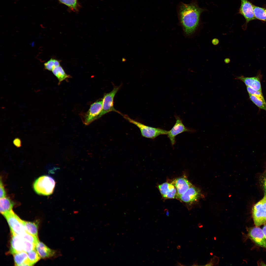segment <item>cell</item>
<instances>
[{"instance_id":"cell-1","label":"cell","mask_w":266,"mask_h":266,"mask_svg":"<svg viewBox=\"0 0 266 266\" xmlns=\"http://www.w3.org/2000/svg\"><path fill=\"white\" fill-rule=\"evenodd\" d=\"M177 10L179 24L184 36L192 37L199 28L200 15L205 9L199 7L196 0H191L189 4L180 2Z\"/></svg>"},{"instance_id":"cell-2","label":"cell","mask_w":266,"mask_h":266,"mask_svg":"<svg viewBox=\"0 0 266 266\" xmlns=\"http://www.w3.org/2000/svg\"><path fill=\"white\" fill-rule=\"evenodd\" d=\"M55 185L54 180L51 177L44 175L37 178L33 184V190L37 194L49 196L52 194Z\"/></svg>"},{"instance_id":"cell-3","label":"cell","mask_w":266,"mask_h":266,"mask_svg":"<svg viewBox=\"0 0 266 266\" xmlns=\"http://www.w3.org/2000/svg\"><path fill=\"white\" fill-rule=\"evenodd\" d=\"M123 117L137 127L140 129L142 136L153 139L161 135H167L168 131L159 128H155L146 125L130 118L128 116L121 114Z\"/></svg>"},{"instance_id":"cell-4","label":"cell","mask_w":266,"mask_h":266,"mask_svg":"<svg viewBox=\"0 0 266 266\" xmlns=\"http://www.w3.org/2000/svg\"><path fill=\"white\" fill-rule=\"evenodd\" d=\"M252 215L255 226L259 227L266 223V194L253 206Z\"/></svg>"},{"instance_id":"cell-5","label":"cell","mask_w":266,"mask_h":266,"mask_svg":"<svg viewBox=\"0 0 266 266\" xmlns=\"http://www.w3.org/2000/svg\"><path fill=\"white\" fill-rule=\"evenodd\" d=\"M7 220L12 234L21 236L26 231L22 220L12 210L3 215Z\"/></svg>"},{"instance_id":"cell-6","label":"cell","mask_w":266,"mask_h":266,"mask_svg":"<svg viewBox=\"0 0 266 266\" xmlns=\"http://www.w3.org/2000/svg\"><path fill=\"white\" fill-rule=\"evenodd\" d=\"M120 86H115L110 92L105 94L102 99V108L99 118L110 112L114 111L121 114L117 111L114 106V99L116 94L118 91Z\"/></svg>"},{"instance_id":"cell-7","label":"cell","mask_w":266,"mask_h":266,"mask_svg":"<svg viewBox=\"0 0 266 266\" xmlns=\"http://www.w3.org/2000/svg\"><path fill=\"white\" fill-rule=\"evenodd\" d=\"M176 122L171 129L168 131L167 134L171 144L173 146L176 142V136L184 132L194 133L196 130L186 127L183 124L181 119L178 116H175Z\"/></svg>"},{"instance_id":"cell-8","label":"cell","mask_w":266,"mask_h":266,"mask_svg":"<svg viewBox=\"0 0 266 266\" xmlns=\"http://www.w3.org/2000/svg\"><path fill=\"white\" fill-rule=\"evenodd\" d=\"M241 4L238 13L243 16L246 22L242 26L244 30L247 28L248 23L250 21L256 19L253 10V5L247 0H241Z\"/></svg>"},{"instance_id":"cell-9","label":"cell","mask_w":266,"mask_h":266,"mask_svg":"<svg viewBox=\"0 0 266 266\" xmlns=\"http://www.w3.org/2000/svg\"><path fill=\"white\" fill-rule=\"evenodd\" d=\"M202 195L200 190L192 185L178 199L188 205L191 206L198 201Z\"/></svg>"},{"instance_id":"cell-10","label":"cell","mask_w":266,"mask_h":266,"mask_svg":"<svg viewBox=\"0 0 266 266\" xmlns=\"http://www.w3.org/2000/svg\"><path fill=\"white\" fill-rule=\"evenodd\" d=\"M247 229L248 238L257 245L266 249V240L262 230L256 226Z\"/></svg>"},{"instance_id":"cell-11","label":"cell","mask_w":266,"mask_h":266,"mask_svg":"<svg viewBox=\"0 0 266 266\" xmlns=\"http://www.w3.org/2000/svg\"><path fill=\"white\" fill-rule=\"evenodd\" d=\"M102 100L96 101L91 106L84 117V122L86 125L98 119L102 109Z\"/></svg>"},{"instance_id":"cell-12","label":"cell","mask_w":266,"mask_h":266,"mask_svg":"<svg viewBox=\"0 0 266 266\" xmlns=\"http://www.w3.org/2000/svg\"><path fill=\"white\" fill-rule=\"evenodd\" d=\"M171 183L176 189L177 193L176 198L177 199L193 185L186 177L184 176L176 178Z\"/></svg>"},{"instance_id":"cell-13","label":"cell","mask_w":266,"mask_h":266,"mask_svg":"<svg viewBox=\"0 0 266 266\" xmlns=\"http://www.w3.org/2000/svg\"><path fill=\"white\" fill-rule=\"evenodd\" d=\"M35 249L41 258L43 259L55 257L60 254L59 251L50 248L39 241L35 245Z\"/></svg>"},{"instance_id":"cell-14","label":"cell","mask_w":266,"mask_h":266,"mask_svg":"<svg viewBox=\"0 0 266 266\" xmlns=\"http://www.w3.org/2000/svg\"><path fill=\"white\" fill-rule=\"evenodd\" d=\"M158 188L163 197L165 199L176 198V189L171 183L165 182L158 185Z\"/></svg>"},{"instance_id":"cell-15","label":"cell","mask_w":266,"mask_h":266,"mask_svg":"<svg viewBox=\"0 0 266 266\" xmlns=\"http://www.w3.org/2000/svg\"><path fill=\"white\" fill-rule=\"evenodd\" d=\"M260 75L251 77L243 76L237 77L236 79L244 82L247 86L255 90L262 91Z\"/></svg>"},{"instance_id":"cell-16","label":"cell","mask_w":266,"mask_h":266,"mask_svg":"<svg viewBox=\"0 0 266 266\" xmlns=\"http://www.w3.org/2000/svg\"><path fill=\"white\" fill-rule=\"evenodd\" d=\"M10 253L13 254L24 251V239L20 236L12 234Z\"/></svg>"},{"instance_id":"cell-17","label":"cell","mask_w":266,"mask_h":266,"mask_svg":"<svg viewBox=\"0 0 266 266\" xmlns=\"http://www.w3.org/2000/svg\"><path fill=\"white\" fill-rule=\"evenodd\" d=\"M13 255L15 266H32L29 260L27 253L22 251Z\"/></svg>"},{"instance_id":"cell-18","label":"cell","mask_w":266,"mask_h":266,"mask_svg":"<svg viewBox=\"0 0 266 266\" xmlns=\"http://www.w3.org/2000/svg\"><path fill=\"white\" fill-rule=\"evenodd\" d=\"M14 205V202L8 197H4L0 198V212L3 215L6 212L12 210Z\"/></svg>"},{"instance_id":"cell-19","label":"cell","mask_w":266,"mask_h":266,"mask_svg":"<svg viewBox=\"0 0 266 266\" xmlns=\"http://www.w3.org/2000/svg\"><path fill=\"white\" fill-rule=\"evenodd\" d=\"M22 221L26 231L38 237V223L27 221L22 220Z\"/></svg>"},{"instance_id":"cell-20","label":"cell","mask_w":266,"mask_h":266,"mask_svg":"<svg viewBox=\"0 0 266 266\" xmlns=\"http://www.w3.org/2000/svg\"><path fill=\"white\" fill-rule=\"evenodd\" d=\"M251 100L259 108L266 111V102L264 97L249 94Z\"/></svg>"},{"instance_id":"cell-21","label":"cell","mask_w":266,"mask_h":266,"mask_svg":"<svg viewBox=\"0 0 266 266\" xmlns=\"http://www.w3.org/2000/svg\"><path fill=\"white\" fill-rule=\"evenodd\" d=\"M53 73L57 78L60 82L69 77L60 65L54 68L52 71Z\"/></svg>"},{"instance_id":"cell-22","label":"cell","mask_w":266,"mask_h":266,"mask_svg":"<svg viewBox=\"0 0 266 266\" xmlns=\"http://www.w3.org/2000/svg\"><path fill=\"white\" fill-rule=\"evenodd\" d=\"M253 10L256 19L266 22V8L253 5Z\"/></svg>"},{"instance_id":"cell-23","label":"cell","mask_w":266,"mask_h":266,"mask_svg":"<svg viewBox=\"0 0 266 266\" xmlns=\"http://www.w3.org/2000/svg\"><path fill=\"white\" fill-rule=\"evenodd\" d=\"M60 3L65 4L71 10L77 11L78 10L79 5L78 0H58Z\"/></svg>"},{"instance_id":"cell-24","label":"cell","mask_w":266,"mask_h":266,"mask_svg":"<svg viewBox=\"0 0 266 266\" xmlns=\"http://www.w3.org/2000/svg\"><path fill=\"white\" fill-rule=\"evenodd\" d=\"M29 260L33 266L40 260L41 257L35 249L27 253Z\"/></svg>"},{"instance_id":"cell-25","label":"cell","mask_w":266,"mask_h":266,"mask_svg":"<svg viewBox=\"0 0 266 266\" xmlns=\"http://www.w3.org/2000/svg\"><path fill=\"white\" fill-rule=\"evenodd\" d=\"M25 240L29 241L35 245L39 241L37 237L26 231L21 236H20Z\"/></svg>"},{"instance_id":"cell-26","label":"cell","mask_w":266,"mask_h":266,"mask_svg":"<svg viewBox=\"0 0 266 266\" xmlns=\"http://www.w3.org/2000/svg\"><path fill=\"white\" fill-rule=\"evenodd\" d=\"M54 60L51 58L44 64V67L46 69L50 71H52L55 67L54 66Z\"/></svg>"},{"instance_id":"cell-27","label":"cell","mask_w":266,"mask_h":266,"mask_svg":"<svg viewBox=\"0 0 266 266\" xmlns=\"http://www.w3.org/2000/svg\"><path fill=\"white\" fill-rule=\"evenodd\" d=\"M219 261V258L216 256H214L205 266H214L218 264Z\"/></svg>"},{"instance_id":"cell-28","label":"cell","mask_w":266,"mask_h":266,"mask_svg":"<svg viewBox=\"0 0 266 266\" xmlns=\"http://www.w3.org/2000/svg\"><path fill=\"white\" fill-rule=\"evenodd\" d=\"M247 89L249 94L260 97H264L262 91L255 90L248 86H247Z\"/></svg>"},{"instance_id":"cell-29","label":"cell","mask_w":266,"mask_h":266,"mask_svg":"<svg viewBox=\"0 0 266 266\" xmlns=\"http://www.w3.org/2000/svg\"><path fill=\"white\" fill-rule=\"evenodd\" d=\"M260 181L264 192V195L266 194V172L262 175L260 178Z\"/></svg>"},{"instance_id":"cell-30","label":"cell","mask_w":266,"mask_h":266,"mask_svg":"<svg viewBox=\"0 0 266 266\" xmlns=\"http://www.w3.org/2000/svg\"><path fill=\"white\" fill-rule=\"evenodd\" d=\"M0 198L6 197V192L4 189V186L2 183V180L0 178Z\"/></svg>"},{"instance_id":"cell-31","label":"cell","mask_w":266,"mask_h":266,"mask_svg":"<svg viewBox=\"0 0 266 266\" xmlns=\"http://www.w3.org/2000/svg\"><path fill=\"white\" fill-rule=\"evenodd\" d=\"M14 145L17 147L19 148L21 146V142L20 139L18 138H15L13 141Z\"/></svg>"},{"instance_id":"cell-32","label":"cell","mask_w":266,"mask_h":266,"mask_svg":"<svg viewBox=\"0 0 266 266\" xmlns=\"http://www.w3.org/2000/svg\"><path fill=\"white\" fill-rule=\"evenodd\" d=\"M219 43L218 40L216 38H214L212 40V43L214 45H217Z\"/></svg>"},{"instance_id":"cell-33","label":"cell","mask_w":266,"mask_h":266,"mask_svg":"<svg viewBox=\"0 0 266 266\" xmlns=\"http://www.w3.org/2000/svg\"><path fill=\"white\" fill-rule=\"evenodd\" d=\"M264 225L262 230L266 240V223Z\"/></svg>"},{"instance_id":"cell-34","label":"cell","mask_w":266,"mask_h":266,"mask_svg":"<svg viewBox=\"0 0 266 266\" xmlns=\"http://www.w3.org/2000/svg\"><path fill=\"white\" fill-rule=\"evenodd\" d=\"M175 265L176 266H185V265L182 264L181 263L177 262Z\"/></svg>"},{"instance_id":"cell-35","label":"cell","mask_w":266,"mask_h":266,"mask_svg":"<svg viewBox=\"0 0 266 266\" xmlns=\"http://www.w3.org/2000/svg\"><path fill=\"white\" fill-rule=\"evenodd\" d=\"M224 61L226 63H228L230 62V60L228 58H226L224 60Z\"/></svg>"},{"instance_id":"cell-36","label":"cell","mask_w":266,"mask_h":266,"mask_svg":"<svg viewBox=\"0 0 266 266\" xmlns=\"http://www.w3.org/2000/svg\"><path fill=\"white\" fill-rule=\"evenodd\" d=\"M192 266H198V264H197V261H195V262H194V263H193V265Z\"/></svg>"},{"instance_id":"cell-37","label":"cell","mask_w":266,"mask_h":266,"mask_svg":"<svg viewBox=\"0 0 266 266\" xmlns=\"http://www.w3.org/2000/svg\"><path fill=\"white\" fill-rule=\"evenodd\" d=\"M181 247L180 245H178L177 247V248L178 249H180L181 248Z\"/></svg>"}]
</instances>
